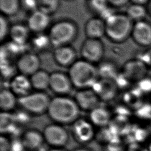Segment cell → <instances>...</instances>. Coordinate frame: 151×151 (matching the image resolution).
Masks as SVG:
<instances>
[{
    "label": "cell",
    "mask_w": 151,
    "mask_h": 151,
    "mask_svg": "<svg viewBox=\"0 0 151 151\" xmlns=\"http://www.w3.org/2000/svg\"><path fill=\"white\" fill-rule=\"evenodd\" d=\"M127 15L132 20L142 21L146 15V10L143 5L133 4L127 9Z\"/></svg>",
    "instance_id": "d4e9b609"
},
{
    "label": "cell",
    "mask_w": 151,
    "mask_h": 151,
    "mask_svg": "<svg viewBox=\"0 0 151 151\" xmlns=\"http://www.w3.org/2000/svg\"><path fill=\"white\" fill-rule=\"evenodd\" d=\"M105 23L106 35L112 41H123L132 34L133 24L127 14H114Z\"/></svg>",
    "instance_id": "3957f363"
},
{
    "label": "cell",
    "mask_w": 151,
    "mask_h": 151,
    "mask_svg": "<svg viewBox=\"0 0 151 151\" xmlns=\"http://www.w3.org/2000/svg\"><path fill=\"white\" fill-rule=\"evenodd\" d=\"M55 61L62 66H71L75 61L76 52L69 45L56 47L54 52Z\"/></svg>",
    "instance_id": "9a60e30c"
},
{
    "label": "cell",
    "mask_w": 151,
    "mask_h": 151,
    "mask_svg": "<svg viewBox=\"0 0 151 151\" xmlns=\"http://www.w3.org/2000/svg\"><path fill=\"white\" fill-rule=\"evenodd\" d=\"M38 9H40L50 15L57 11L59 6L60 0H38Z\"/></svg>",
    "instance_id": "4316f807"
},
{
    "label": "cell",
    "mask_w": 151,
    "mask_h": 151,
    "mask_svg": "<svg viewBox=\"0 0 151 151\" xmlns=\"http://www.w3.org/2000/svg\"><path fill=\"white\" fill-rule=\"evenodd\" d=\"M72 82L68 76L61 72H54L50 74L49 87L55 93L65 94L70 91Z\"/></svg>",
    "instance_id": "7c38bea8"
},
{
    "label": "cell",
    "mask_w": 151,
    "mask_h": 151,
    "mask_svg": "<svg viewBox=\"0 0 151 151\" xmlns=\"http://www.w3.org/2000/svg\"><path fill=\"white\" fill-rule=\"evenodd\" d=\"M21 6L31 12L38 9V0H20Z\"/></svg>",
    "instance_id": "4dcf8cb0"
},
{
    "label": "cell",
    "mask_w": 151,
    "mask_h": 151,
    "mask_svg": "<svg viewBox=\"0 0 151 151\" xmlns=\"http://www.w3.org/2000/svg\"><path fill=\"white\" fill-rule=\"evenodd\" d=\"M17 99L15 94L10 90L3 89L0 93V107L2 111L8 112L14 108Z\"/></svg>",
    "instance_id": "603a6c76"
},
{
    "label": "cell",
    "mask_w": 151,
    "mask_h": 151,
    "mask_svg": "<svg viewBox=\"0 0 151 151\" xmlns=\"http://www.w3.org/2000/svg\"><path fill=\"white\" fill-rule=\"evenodd\" d=\"M29 31L28 27L21 24H16L10 28L9 34L12 42L25 45L29 37Z\"/></svg>",
    "instance_id": "ffe728a7"
},
{
    "label": "cell",
    "mask_w": 151,
    "mask_h": 151,
    "mask_svg": "<svg viewBox=\"0 0 151 151\" xmlns=\"http://www.w3.org/2000/svg\"><path fill=\"white\" fill-rule=\"evenodd\" d=\"M43 137L49 145L57 147L65 145L68 140V133L58 124L47 126L44 130Z\"/></svg>",
    "instance_id": "52a82bcc"
},
{
    "label": "cell",
    "mask_w": 151,
    "mask_h": 151,
    "mask_svg": "<svg viewBox=\"0 0 151 151\" xmlns=\"http://www.w3.org/2000/svg\"><path fill=\"white\" fill-rule=\"evenodd\" d=\"M148 150L149 151H151V140L150 142V143H149V146H148Z\"/></svg>",
    "instance_id": "ab89813d"
},
{
    "label": "cell",
    "mask_w": 151,
    "mask_h": 151,
    "mask_svg": "<svg viewBox=\"0 0 151 151\" xmlns=\"http://www.w3.org/2000/svg\"><path fill=\"white\" fill-rule=\"evenodd\" d=\"M80 109L75 100L59 96L51 100L47 112L54 121L61 124H69L76 121Z\"/></svg>",
    "instance_id": "6da1fadb"
},
{
    "label": "cell",
    "mask_w": 151,
    "mask_h": 151,
    "mask_svg": "<svg viewBox=\"0 0 151 151\" xmlns=\"http://www.w3.org/2000/svg\"><path fill=\"white\" fill-rule=\"evenodd\" d=\"M50 23V15L40 9H38L32 12L29 16L27 27L29 30L38 34L44 31Z\"/></svg>",
    "instance_id": "30bf717a"
},
{
    "label": "cell",
    "mask_w": 151,
    "mask_h": 151,
    "mask_svg": "<svg viewBox=\"0 0 151 151\" xmlns=\"http://www.w3.org/2000/svg\"><path fill=\"white\" fill-rule=\"evenodd\" d=\"M144 58V61H143L145 64L149 65L151 66V51L147 52V53L145 55Z\"/></svg>",
    "instance_id": "74e56055"
},
{
    "label": "cell",
    "mask_w": 151,
    "mask_h": 151,
    "mask_svg": "<svg viewBox=\"0 0 151 151\" xmlns=\"http://www.w3.org/2000/svg\"><path fill=\"white\" fill-rule=\"evenodd\" d=\"M77 34L76 25L68 20L60 21L51 27L48 37L51 44L55 48L68 45Z\"/></svg>",
    "instance_id": "277c9868"
},
{
    "label": "cell",
    "mask_w": 151,
    "mask_h": 151,
    "mask_svg": "<svg viewBox=\"0 0 151 151\" xmlns=\"http://www.w3.org/2000/svg\"><path fill=\"white\" fill-rule=\"evenodd\" d=\"M11 143L8 139L1 136L0 139V151H10Z\"/></svg>",
    "instance_id": "836d02e7"
},
{
    "label": "cell",
    "mask_w": 151,
    "mask_h": 151,
    "mask_svg": "<svg viewBox=\"0 0 151 151\" xmlns=\"http://www.w3.org/2000/svg\"><path fill=\"white\" fill-rule=\"evenodd\" d=\"M20 6V0H0L1 11L5 15L16 14Z\"/></svg>",
    "instance_id": "cb8c5ba5"
},
{
    "label": "cell",
    "mask_w": 151,
    "mask_h": 151,
    "mask_svg": "<svg viewBox=\"0 0 151 151\" xmlns=\"http://www.w3.org/2000/svg\"><path fill=\"white\" fill-rule=\"evenodd\" d=\"M115 13L113 12V9L109 6L99 13L100 15L99 17L102 19H103L104 21L108 19L110 17H111Z\"/></svg>",
    "instance_id": "d6a6232c"
},
{
    "label": "cell",
    "mask_w": 151,
    "mask_h": 151,
    "mask_svg": "<svg viewBox=\"0 0 151 151\" xmlns=\"http://www.w3.org/2000/svg\"><path fill=\"white\" fill-rule=\"evenodd\" d=\"M18 100L24 109L35 114H40L47 111L51 101L48 96L42 92L28 94L19 97Z\"/></svg>",
    "instance_id": "5b68a950"
},
{
    "label": "cell",
    "mask_w": 151,
    "mask_h": 151,
    "mask_svg": "<svg viewBox=\"0 0 151 151\" xmlns=\"http://www.w3.org/2000/svg\"><path fill=\"white\" fill-rule=\"evenodd\" d=\"M44 139L43 134L38 132L28 130L24 134L21 141L24 147L29 150H34L41 146Z\"/></svg>",
    "instance_id": "d6986e66"
},
{
    "label": "cell",
    "mask_w": 151,
    "mask_h": 151,
    "mask_svg": "<svg viewBox=\"0 0 151 151\" xmlns=\"http://www.w3.org/2000/svg\"><path fill=\"white\" fill-rule=\"evenodd\" d=\"M127 151H149L148 149L142 146L139 144L132 145L128 149Z\"/></svg>",
    "instance_id": "8d00e7d4"
},
{
    "label": "cell",
    "mask_w": 151,
    "mask_h": 151,
    "mask_svg": "<svg viewBox=\"0 0 151 151\" xmlns=\"http://www.w3.org/2000/svg\"><path fill=\"white\" fill-rule=\"evenodd\" d=\"M146 73V64L138 60L127 62L123 70L124 77L129 80L134 81H140L145 78Z\"/></svg>",
    "instance_id": "4fadbf2b"
},
{
    "label": "cell",
    "mask_w": 151,
    "mask_h": 151,
    "mask_svg": "<svg viewBox=\"0 0 151 151\" xmlns=\"http://www.w3.org/2000/svg\"><path fill=\"white\" fill-rule=\"evenodd\" d=\"M74 151H88V150H87L86 149H78L75 150Z\"/></svg>",
    "instance_id": "b9f144b4"
},
{
    "label": "cell",
    "mask_w": 151,
    "mask_h": 151,
    "mask_svg": "<svg viewBox=\"0 0 151 151\" xmlns=\"http://www.w3.org/2000/svg\"><path fill=\"white\" fill-rule=\"evenodd\" d=\"M90 5L98 14L109 5L108 0H89Z\"/></svg>",
    "instance_id": "f546056e"
},
{
    "label": "cell",
    "mask_w": 151,
    "mask_h": 151,
    "mask_svg": "<svg viewBox=\"0 0 151 151\" xmlns=\"http://www.w3.org/2000/svg\"><path fill=\"white\" fill-rule=\"evenodd\" d=\"M73 133L78 141L84 143L90 141L94 136V130L91 123L83 119L75 122Z\"/></svg>",
    "instance_id": "e0dca14e"
},
{
    "label": "cell",
    "mask_w": 151,
    "mask_h": 151,
    "mask_svg": "<svg viewBox=\"0 0 151 151\" xmlns=\"http://www.w3.org/2000/svg\"><path fill=\"white\" fill-rule=\"evenodd\" d=\"M97 70L99 75L101 77V78L113 80V78L114 77L116 74L115 67L113 64L109 62L103 63Z\"/></svg>",
    "instance_id": "484cf974"
},
{
    "label": "cell",
    "mask_w": 151,
    "mask_h": 151,
    "mask_svg": "<svg viewBox=\"0 0 151 151\" xmlns=\"http://www.w3.org/2000/svg\"><path fill=\"white\" fill-rule=\"evenodd\" d=\"M66 1H73V0H66Z\"/></svg>",
    "instance_id": "7bdbcfd3"
},
{
    "label": "cell",
    "mask_w": 151,
    "mask_h": 151,
    "mask_svg": "<svg viewBox=\"0 0 151 151\" xmlns=\"http://www.w3.org/2000/svg\"><path fill=\"white\" fill-rule=\"evenodd\" d=\"M76 102L80 109L91 111L99 107L100 98L92 89H81L75 94Z\"/></svg>",
    "instance_id": "9c48e42d"
},
{
    "label": "cell",
    "mask_w": 151,
    "mask_h": 151,
    "mask_svg": "<svg viewBox=\"0 0 151 151\" xmlns=\"http://www.w3.org/2000/svg\"><path fill=\"white\" fill-rule=\"evenodd\" d=\"M24 148L21 141L15 142L14 143L11 145V150L10 151H22V149Z\"/></svg>",
    "instance_id": "d590c367"
},
{
    "label": "cell",
    "mask_w": 151,
    "mask_h": 151,
    "mask_svg": "<svg viewBox=\"0 0 151 151\" xmlns=\"http://www.w3.org/2000/svg\"><path fill=\"white\" fill-rule=\"evenodd\" d=\"M85 31L88 38L100 39L106 35L105 21L100 17L91 18L85 25Z\"/></svg>",
    "instance_id": "2e32d148"
},
{
    "label": "cell",
    "mask_w": 151,
    "mask_h": 151,
    "mask_svg": "<svg viewBox=\"0 0 151 151\" xmlns=\"http://www.w3.org/2000/svg\"><path fill=\"white\" fill-rule=\"evenodd\" d=\"M68 76L73 86L84 89L93 87L99 80L98 70L84 59L76 61L70 67Z\"/></svg>",
    "instance_id": "7a4b0ae2"
},
{
    "label": "cell",
    "mask_w": 151,
    "mask_h": 151,
    "mask_svg": "<svg viewBox=\"0 0 151 151\" xmlns=\"http://www.w3.org/2000/svg\"><path fill=\"white\" fill-rule=\"evenodd\" d=\"M14 122V117L8 112H2L0 117V129L1 133L9 130Z\"/></svg>",
    "instance_id": "83f0119b"
},
{
    "label": "cell",
    "mask_w": 151,
    "mask_h": 151,
    "mask_svg": "<svg viewBox=\"0 0 151 151\" xmlns=\"http://www.w3.org/2000/svg\"><path fill=\"white\" fill-rule=\"evenodd\" d=\"M10 28L8 25V22L6 19L3 15L1 16L0 18V38L2 40L9 32Z\"/></svg>",
    "instance_id": "1f68e13d"
},
{
    "label": "cell",
    "mask_w": 151,
    "mask_h": 151,
    "mask_svg": "<svg viewBox=\"0 0 151 151\" xmlns=\"http://www.w3.org/2000/svg\"><path fill=\"white\" fill-rule=\"evenodd\" d=\"M40 60L38 56L33 52H24L19 58L17 67L21 74L31 76L39 70Z\"/></svg>",
    "instance_id": "ba28073f"
},
{
    "label": "cell",
    "mask_w": 151,
    "mask_h": 151,
    "mask_svg": "<svg viewBox=\"0 0 151 151\" xmlns=\"http://www.w3.org/2000/svg\"><path fill=\"white\" fill-rule=\"evenodd\" d=\"M112 79L101 78L93 86V90L97 94L100 99L110 100L116 95L117 87Z\"/></svg>",
    "instance_id": "5bb4252c"
},
{
    "label": "cell",
    "mask_w": 151,
    "mask_h": 151,
    "mask_svg": "<svg viewBox=\"0 0 151 151\" xmlns=\"http://www.w3.org/2000/svg\"><path fill=\"white\" fill-rule=\"evenodd\" d=\"M32 40L33 45L37 49L42 50L47 47V46L51 44L48 35H46L44 34H41L38 33Z\"/></svg>",
    "instance_id": "f1b7e54d"
},
{
    "label": "cell",
    "mask_w": 151,
    "mask_h": 151,
    "mask_svg": "<svg viewBox=\"0 0 151 151\" xmlns=\"http://www.w3.org/2000/svg\"><path fill=\"white\" fill-rule=\"evenodd\" d=\"M104 45L100 39L87 38L83 43L81 54L84 60L91 63H97L104 55Z\"/></svg>",
    "instance_id": "8992f818"
},
{
    "label": "cell",
    "mask_w": 151,
    "mask_h": 151,
    "mask_svg": "<svg viewBox=\"0 0 151 151\" xmlns=\"http://www.w3.org/2000/svg\"><path fill=\"white\" fill-rule=\"evenodd\" d=\"M50 78V74L41 70L34 73L29 78L32 87L38 90H44L49 87Z\"/></svg>",
    "instance_id": "44dd1931"
},
{
    "label": "cell",
    "mask_w": 151,
    "mask_h": 151,
    "mask_svg": "<svg viewBox=\"0 0 151 151\" xmlns=\"http://www.w3.org/2000/svg\"><path fill=\"white\" fill-rule=\"evenodd\" d=\"M133 4H139V5H143L146 4L149 0H131Z\"/></svg>",
    "instance_id": "f35d334b"
},
{
    "label": "cell",
    "mask_w": 151,
    "mask_h": 151,
    "mask_svg": "<svg viewBox=\"0 0 151 151\" xmlns=\"http://www.w3.org/2000/svg\"><path fill=\"white\" fill-rule=\"evenodd\" d=\"M129 0H108L109 4L114 6H122L126 5Z\"/></svg>",
    "instance_id": "e575fe53"
},
{
    "label": "cell",
    "mask_w": 151,
    "mask_h": 151,
    "mask_svg": "<svg viewBox=\"0 0 151 151\" xmlns=\"http://www.w3.org/2000/svg\"><path fill=\"white\" fill-rule=\"evenodd\" d=\"M48 151H63V150H60V149H51V150H48Z\"/></svg>",
    "instance_id": "60d3db41"
},
{
    "label": "cell",
    "mask_w": 151,
    "mask_h": 151,
    "mask_svg": "<svg viewBox=\"0 0 151 151\" xmlns=\"http://www.w3.org/2000/svg\"><path fill=\"white\" fill-rule=\"evenodd\" d=\"M90 119L91 122L97 126H105L110 120V114L105 109L97 107L90 111Z\"/></svg>",
    "instance_id": "7402d4cb"
},
{
    "label": "cell",
    "mask_w": 151,
    "mask_h": 151,
    "mask_svg": "<svg viewBox=\"0 0 151 151\" xmlns=\"http://www.w3.org/2000/svg\"><path fill=\"white\" fill-rule=\"evenodd\" d=\"M132 35L138 44L142 46L151 45V24L143 20L137 21L133 25Z\"/></svg>",
    "instance_id": "8fae6325"
},
{
    "label": "cell",
    "mask_w": 151,
    "mask_h": 151,
    "mask_svg": "<svg viewBox=\"0 0 151 151\" xmlns=\"http://www.w3.org/2000/svg\"><path fill=\"white\" fill-rule=\"evenodd\" d=\"M11 91L20 97L29 94L32 87L30 79L22 74L15 76L10 84Z\"/></svg>",
    "instance_id": "ac0fdd59"
}]
</instances>
